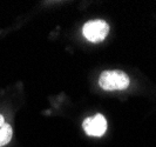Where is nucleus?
Returning <instances> with one entry per match:
<instances>
[{"label": "nucleus", "instance_id": "20e7f679", "mask_svg": "<svg viewBox=\"0 0 156 147\" xmlns=\"http://www.w3.org/2000/svg\"><path fill=\"white\" fill-rule=\"evenodd\" d=\"M12 127L5 121L4 116L0 114V147L7 145L12 139Z\"/></svg>", "mask_w": 156, "mask_h": 147}, {"label": "nucleus", "instance_id": "f03ea898", "mask_svg": "<svg viewBox=\"0 0 156 147\" xmlns=\"http://www.w3.org/2000/svg\"><path fill=\"white\" fill-rule=\"evenodd\" d=\"M109 33V25L105 20H90L83 25L82 34L90 42H101Z\"/></svg>", "mask_w": 156, "mask_h": 147}, {"label": "nucleus", "instance_id": "f257e3e1", "mask_svg": "<svg viewBox=\"0 0 156 147\" xmlns=\"http://www.w3.org/2000/svg\"><path fill=\"white\" fill-rule=\"evenodd\" d=\"M129 84V77L119 70L105 71L99 78V85L105 91H122L128 88Z\"/></svg>", "mask_w": 156, "mask_h": 147}, {"label": "nucleus", "instance_id": "7ed1b4c3", "mask_svg": "<svg viewBox=\"0 0 156 147\" xmlns=\"http://www.w3.org/2000/svg\"><path fill=\"white\" fill-rule=\"evenodd\" d=\"M82 127L88 135L101 137L107 131V120L102 114H96L87 118L82 124Z\"/></svg>", "mask_w": 156, "mask_h": 147}]
</instances>
